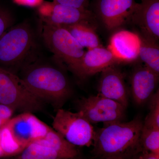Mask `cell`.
<instances>
[{
	"mask_svg": "<svg viewBox=\"0 0 159 159\" xmlns=\"http://www.w3.org/2000/svg\"><path fill=\"white\" fill-rule=\"evenodd\" d=\"M144 121L140 116L128 122L103 123L95 131L93 155L99 159L110 157L129 158L141 152L139 139Z\"/></svg>",
	"mask_w": 159,
	"mask_h": 159,
	"instance_id": "6da1fadb",
	"label": "cell"
},
{
	"mask_svg": "<svg viewBox=\"0 0 159 159\" xmlns=\"http://www.w3.org/2000/svg\"><path fill=\"white\" fill-rule=\"evenodd\" d=\"M20 77L35 97L50 102L57 110L61 108L72 94L64 74L52 66L31 61L24 66Z\"/></svg>",
	"mask_w": 159,
	"mask_h": 159,
	"instance_id": "7a4b0ae2",
	"label": "cell"
},
{
	"mask_svg": "<svg viewBox=\"0 0 159 159\" xmlns=\"http://www.w3.org/2000/svg\"><path fill=\"white\" fill-rule=\"evenodd\" d=\"M35 44L29 24L12 25L0 37V67L9 71L18 68L31 56Z\"/></svg>",
	"mask_w": 159,
	"mask_h": 159,
	"instance_id": "3957f363",
	"label": "cell"
},
{
	"mask_svg": "<svg viewBox=\"0 0 159 159\" xmlns=\"http://www.w3.org/2000/svg\"><path fill=\"white\" fill-rule=\"evenodd\" d=\"M40 34L44 43L57 61L74 74L85 53L67 30L62 27L41 22Z\"/></svg>",
	"mask_w": 159,
	"mask_h": 159,
	"instance_id": "277c9868",
	"label": "cell"
},
{
	"mask_svg": "<svg viewBox=\"0 0 159 159\" xmlns=\"http://www.w3.org/2000/svg\"><path fill=\"white\" fill-rule=\"evenodd\" d=\"M0 103L21 113L43 109V101L32 93L16 74L0 67Z\"/></svg>",
	"mask_w": 159,
	"mask_h": 159,
	"instance_id": "5b68a950",
	"label": "cell"
},
{
	"mask_svg": "<svg viewBox=\"0 0 159 159\" xmlns=\"http://www.w3.org/2000/svg\"><path fill=\"white\" fill-rule=\"evenodd\" d=\"M52 126L54 130L76 147H89L93 145V126L80 111L73 112L58 109Z\"/></svg>",
	"mask_w": 159,
	"mask_h": 159,
	"instance_id": "8992f818",
	"label": "cell"
},
{
	"mask_svg": "<svg viewBox=\"0 0 159 159\" xmlns=\"http://www.w3.org/2000/svg\"><path fill=\"white\" fill-rule=\"evenodd\" d=\"M81 112L91 124L124 122L126 108L122 104L102 95L83 97L77 104Z\"/></svg>",
	"mask_w": 159,
	"mask_h": 159,
	"instance_id": "52a82bcc",
	"label": "cell"
},
{
	"mask_svg": "<svg viewBox=\"0 0 159 159\" xmlns=\"http://www.w3.org/2000/svg\"><path fill=\"white\" fill-rule=\"evenodd\" d=\"M41 22L55 26L65 27L81 22H92L95 15L89 9H81L64 6L55 1L44 2L38 7Z\"/></svg>",
	"mask_w": 159,
	"mask_h": 159,
	"instance_id": "ba28073f",
	"label": "cell"
},
{
	"mask_svg": "<svg viewBox=\"0 0 159 159\" xmlns=\"http://www.w3.org/2000/svg\"><path fill=\"white\" fill-rule=\"evenodd\" d=\"M6 125L15 141L24 147L42 139L51 129L31 112L21 113Z\"/></svg>",
	"mask_w": 159,
	"mask_h": 159,
	"instance_id": "9c48e42d",
	"label": "cell"
},
{
	"mask_svg": "<svg viewBox=\"0 0 159 159\" xmlns=\"http://www.w3.org/2000/svg\"><path fill=\"white\" fill-rule=\"evenodd\" d=\"M137 3L135 0H98L97 12L106 28L114 30L130 21Z\"/></svg>",
	"mask_w": 159,
	"mask_h": 159,
	"instance_id": "30bf717a",
	"label": "cell"
},
{
	"mask_svg": "<svg viewBox=\"0 0 159 159\" xmlns=\"http://www.w3.org/2000/svg\"><path fill=\"white\" fill-rule=\"evenodd\" d=\"M129 21L140 29L143 37L158 42L159 0H142V2L137 3Z\"/></svg>",
	"mask_w": 159,
	"mask_h": 159,
	"instance_id": "8fae6325",
	"label": "cell"
},
{
	"mask_svg": "<svg viewBox=\"0 0 159 159\" xmlns=\"http://www.w3.org/2000/svg\"><path fill=\"white\" fill-rule=\"evenodd\" d=\"M100 73L98 94L127 108L129 102V93L122 72L116 66H112Z\"/></svg>",
	"mask_w": 159,
	"mask_h": 159,
	"instance_id": "7c38bea8",
	"label": "cell"
},
{
	"mask_svg": "<svg viewBox=\"0 0 159 159\" xmlns=\"http://www.w3.org/2000/svg\"><path fill=\"white\" fill-rule=\"evenodd\" d=\"M119 63V61L108 48L101 46L85 51L74 75L79 79H85Z\"/></svg>",
	"mask_w": 159,
	"mask_h": 159,
	"instance_id": "4fadbf2b",
	"label": "cell"
},
{
	"mask_svg": "<svg viewBox=\"0 0 159 159\" xmlns=\"http://www.w3.org/2000/svg\"><path fill=\"white\" fill-rule=\"evenodd\" d=\"M159 76L145 66H140L134 69L130 77V90L136 105L140 106L148 102L154 93Z\"/></svg>",
	"mask_w": 159,
	"mask_h": 159,
	"instance_id": "5bb4252c",
	"label": "cell"
},
{
	"mask_svg": "<svg viewBox=\"0 0 159 159\" xmlns=\"http://www.w3.org/2000/svg\"><path fill=\"white\" fill-rule=\"evenodd\" d=\"M139 34L126 30L117 31L111 37L107 48L120 63L131 62L139 57Z\"/></svg>",
	"mask_w": 159,
	"mask_h": 159,
	"instance_id": "9a60e30c",
	"label": "cell"
},
{
	"mask_svg": "<svg viewBox=\"0 0 159 159\" xmlns=\"http://www.w3.org/2000/svg\"><path fill=\"white\" fill-rule=\"evenodd\" d=\"M62 27L65 28L84 48L89 50L102 46L92 22H81Z\"/></svg>",
	"mask_w": 159,
	"mask_h": 159,
	"instance_id": "2e32d148",
	"label": "cell"
},
{
	"mask_svg": "<svg viewBox=\"0 0 159 159\" xmlns=\"http://www.w3.org/2000/svg\"><path fill=\"white\" fill-rule=\"evenodd\" d=\"M34 142L52 148L63 159L72 158L80 153L76 146L52 128L43 138Z\"/></svg>",
	"mask_w": 159,
	"mask_h": 159,
	"instance_id": "e0dca14e",
	"label": "cell"
},
{
	"mask_svg": "<svg viewBox=\"0 0 159 159\" xmlns=\"http://www.w3.org/2000/svg\"><path fill=\"white\" fill-rule=\"evenodd\" d=\"M139 36V57L145 63V66L159 75V47L157 42L142 35Z\"/></svg>",
	"mask_w": 159,
	"mask_h": 159,
	"instance_id": "ac0fdd59",
	"label": "cell"
},
{
	"mask_svg": "<svg viewBox=\"0 0 159 159\" xmlns=\"http://www.w3.org/2000/svg\"><path fill=\"white\" fill-rule=\"evenodd\" d=\"M9 159H63L48 146L33 142L27 145L20 153Z\"/></svg>",
	"mask_w": 159,
	"mask_h": 159,
	"instance_id": "d6986e66",
	"label": "cell"
},
{
	"mask_svg": "<svg viewBox=\"0 0 159 159\" xmlns=\"http://www.w3.org/2000/svg\"><path fill=\"white\" fill-rule=\"evenodd\" d=\"M140 151L159 154V128L143 123L139 139Z\"/></svg>",
	"mask_w": 159,
	"mask_h": 159,
	"instance_id": "ffe728a7",
	"label": "cell"
},
{
	"mask_svg": "<svg viewBox=\"0 0 159 159\" xmlns=\"http://www.w3.org/2000/svg\"><path fill=\"white\" fill-rule=\"evenodd\" d=\"M25 148L15 141L6 125L0 128V158L16 156Z\"/></svg>",
	"mask_w": 159,
	"mask_h": 159,
	"instance_id": "44dd1931",
	"label": "cell"
},
{
	"mask_svg": "<svg viewBox=\"0 0 159 159\" xmlns=\"http://www.w3.org/2000/svg\"><path fill=\"white\" fill-rule=\"evenodd\" d=\"M149 112L144 121V124L159 128V89L151 96L148 100Z\"/></svg>",
	"mask_w": 159,
	"mask_h": 159,
	"instance_id": "7402d4cb",
	"label": "cell"
},
{
	"mask_svg": "<svg viewBox=\"0 0 159 159\" xmlns=\"http://www.w3.org/2000/svg\"><path fill=\"white\" fill-rule=\"evenodd\" d=\"M14 19L7 9L0 5V37L13 25Z\"/></svg>",
	"mask_w": 159,
	"mask_h": 159,
	"instance_id": "603a6c76",
	"label": "cell"
},
{
	"mask_svg": "<svg viewBox=\"0 0 159 159\" xmlns=\"http://www.w3.org/2000/svg\"><path fill=\"white\" fill-rule=\"evenodd\" d=\"M64 6L74 7L81 9H89L90 0H54Z\"/></svg>",
	"mask_w": 159,
	"mask_h": 159,
	"instance_id": "cb8c5ba5",
	"label": "cell"
},
{
	"mask_svg": "<svg viewBox=\"0 0 159 159\" xmlns=\"http://www.w3.org/2000/svg\"><path fill=\"white\" fill-rule=\"evenodd\" d=\"M14 112L13 109L0 103V128L6 125L12 118Z\"/></svg>",
	"mask_w": 159,
	"mask_h": 159,
	"instance_id": "d4e9b609",
	"label": "cell"
},
{
	"mask_svg": "<svg viewBox=\"0 0 159 159\" xmlns=\"http://www.w3.org/2000/svg\"><path fill=\"white\" fill-rule=\"evenodd\" d=\"M19 6L29 7H38L44 2V0H12Z\"/></svg>",
	"mask_w": 159,
	"mask_h": 159,
	"instance_id": "484cf974",
	"label": "cell"
},
{
	"mask_svg": "<svg viewBox=\"0 0 159 159\" xmlns=\"http://www.w3.org/2000/svg\"><path fill=\"white\" fill-rule=\"evenodd\" d=\"M132 159H159V154L141 152L131 157Z\"/></svg>",
	"mask_w": 159,
	"mask_h": 159,
	"instance_id": "4316f807",
	"label": "cell"
},
{
	"mask_svg": "<svg viewBox=\"0 0 159 159\" xmlns=\"http://www.w3.org/2000/svg\"><path fill=\"white\" fill-rule=\"evenodd\" d=\"M69 159H83L82 157L81 156V155H80V153L78 154L77 156H76V157H74L72 158Z\"/></svg>",
	"mask_w": 159,
	"mask_h": 159,
	"instance_id": "83f0119b",
	"label": "cell"
},
{
	"mask_svg": "<svg viewBox=\"0 0 159 159\" xmlns=\"http://www.w3.org/2000/svg\"><path fill=\"white\" fill-rule=\"evenodd\" d=\"M101 159H132L131 157L129 158H124L122 157H110V158H103Z\"/></svg>",
	"mask_w": 159,
	"mask_h": 159,
	"instance_id": "f1b7e54d",
	"label": "cell"
},
{
	"mask_svg": "<svg viewBox=\"0 0 159 159\" xmlns=\"http://www.w3.org/2000/svg\"><path fill=\"white\" fill-rule=\"evenodd\" d=\"M0 159H9V158H0Z\"/></svg>",
	"mask_w": 159,
	"mask_h": 159,
	"instance_id": "f546056e",
	"label": "cell"
}]
</instances>
